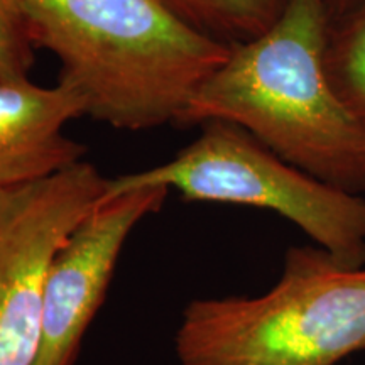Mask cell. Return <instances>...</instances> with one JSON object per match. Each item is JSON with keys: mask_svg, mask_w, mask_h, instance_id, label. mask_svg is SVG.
<instances>
[{"mask_svg": "<svg viewBox=\"0 0 365 365\" xmlns=\"http://www.w3.org/2000/svg\"><path fill=\"white\" fill-rule=\"evenodd\" d=\"M81 115L85 100L63 81H0V190L34 185L85 161V145L65 134Z\"/></svg>", "mask_w": 365, "mask_h": 365, "instance_id": "obj_7", "label": "cell"}, {"mask_svg": "<svg viewBox=\"0 0 365 365\" xmlns=\"http://www.w3.org/2000/svg\"><path fill=\"white\" fill-rule=\"evenodd\" d=\"M170 191L143 188L103 196L54 255L46 277L34 365H75L134 228L158 212Z\"/></svg>", "mask_w": 365, "mask_h": 365, "instance_id": "obj_6", "label": "cell"}, {"mask_svg": "<svg viewBox=\"0 0 365 365\" xmlns=\"http://www.w3.org/2000/svg\"><path fill=\"white\" fill-rule=\"evenodd\" d=\"M181 21L225 43L257 38L267 31L286 0H161Z\"/></svg>", "mask_w": 365, "mask_h": 365, "instance_id": "obj_8", "label": "cell"}, {"mask_svg": "<svg viewBox=\"0 0 365 365\" xmlns=\"http://www.w3.org/2000/svg\"><path fill=\"white\" fill-rule=\"evenodd\" d=\"M330 29L328 0H286L267 31L230 43L180 124L230 122L319 181L365 193V129L328 78Z\"/></svg>", "mask_w": 365, "mask_h": 365, "instance_id": "obj_1", "label": "cell"}, {"mask_svg": "<svg viewBox=\"0 0 365 365\" xmlns=\"http://www.w3.org/2000/svg\"><path fill=\"white\" fill-rule=\"evenodd\" d=\"M34 49L24 0H0V81L29 78Z\"/></svg>", "mask_w": 365, "mask_h": 365, "instance_id": "obj_10", "label": "cell"}, {"mask_svg": "<svg viewBox=\"0 0 365 365\" xmlns=\"http://www.w3.org/2000/svg\"><path fill=\"white\" fill-rule=\"evenodd\" d=\"M107 188L88 161L21 188L0 227V365H34L49 267Z\"/></svg>", "mask_w": 365, "mask_h": 365, "instance_id": "obj_5", "label": "cell"}, {"mask_svg": "<svg viewBox=\"0 0 365 365\" xmlns=\"http://www.w3.org/2000/svg\"><path fill=\"white\" fill-rule=\"evenodd\" d=\"M24 188V186H22ZM21 188H12V190H0V227H2L4 220H6L7 213L11 212L14 202H16L17 195H19Z\"/></svg>", "mask_w": 365, "mask_h": 365, "instance_id": "obj_11", "label": "cell"}, {"mask_svg": "<svg viewBox=\"0 0 365 365\" xmlns=\"http://www.w3.org/2000/svg\"><path fill=\"white\" fill-rule=\"evenodd\" d=\"M325 63L333 88L365 129V0L330 29Z\"/></svg>", "mask_w": 365, "mask_h": 365, "instance_id": "obj_9", "label": "cell"}, {"mask_svg": "<svg viewBox=\"0 0 365 365\" xmlns=\"http://www.w3.org/2000/svg\"><path fill=\"white\" fill-rule=\"evenodd\" d=\"M202 134L170 161L108 180L105 196L175 190L188 202L269 210L294 223L346 267L365 266V200L301 171L230 122Z\"/></svg>", "mask_w": 365, "mask_h": 365, "instance_id": "obj_4", "label": "cell"}, {"mask_svg": "<svg viewBox=\"0 0 365 365\" xmlns=\"http://www.w3.org/2000/svg\"><path fill=\"white\" fill-rule=\"evenodd\" d=\"M335 2H339L341 9L349 11V9H352L354 6H357L360 0H335Z\"/></svg>", "mask_w": 365, "mask_h": 365, "instance_id": "obj_12", "label": "cell"}, {"mask_svg": "<svg viewBox=\"0 0 365 365\" xmlns=\"http://www.w3.org/2000/svg\"><path fill=\"white\" fill-rule=\"evenodd\" d=\"M36 48L86 115L122 130L178 122L230 43L200 33L161 0H24Z\"/></svg>", "mask_w": 365, "mask_h": 365, "instance_id": "obj_2", "label": "cell"}, {"mask_svg": "<svg viewBox=\"0 0 365 365\" xmlns=\"http://www.w3.org/2000/svg\"><path fill=\"white\" fill-rule=\"evenodd\" d=\"M175 349L180 365L340 364L365 352V266L314 244L289 247L266 293L191 301Z\"/></svg>", "mask_w": 365, "mask_h": 365, "instance_id": "obj_3", "label": "cell"}]
</instances>
